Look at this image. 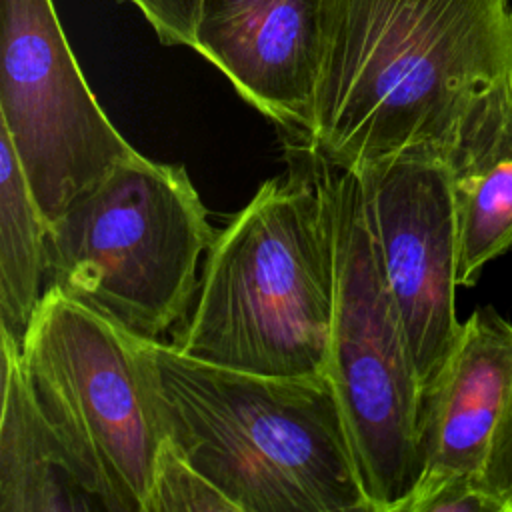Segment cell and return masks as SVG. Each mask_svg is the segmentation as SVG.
Listing matches in <instances>:
<instances>
[{"label":"cell","mask_w":512,"mask_h":512,"mask_svg":"<svg viewBox=\"0 0 512 512\" xmlns=\"http://www.w3.org/2000/svg\"><path fill=\"white\" fill-rule=\"evenodd\" d=\"M512 74V0H326L314 160L340 170L404 150L444 156L470 100Z\"/></svg>","instance_id":"6da1fadb"},{"label":"cell","mask_w":512,"mask_h":512,"mask_svg":"<svg viewBox=\"0 0 512 512\" xmlns=\"http://www.w3.org/2000/svg\"><path fill=\"white\" fill-rule=\"evenodd\" d=\"M140 352L164 436L238 512H370L326 374L232 370L162 340Z\"/></svg>","instance_id":"7a4b0ae2"},{"label":"cell","mask_w":512,"mask_h":512,"mask_svg":"<svg viewBox=\"0 0 512 512\" xmlns=\"http://www.w3.org/2000/svg\"><path fill=\"white\" fill-rule=\"evenodd\" d=\"M336 270L322 168L266 180L216 232L174 346L264 376L326 374Z\"/></svg>","instance_id":"3957f363"},{"label":"cell","mask_w":512,"mask_h":512,"mask_svg":"<svg viewBox=\"0 0 512 512\" xmlns=\"http://www.w3.org/2000/svg\"><path fill=\"white\" fill-rule=\"evenodd\" d=\"M214 238L186 168L136 152L50 222L46 290L160 340L186 320Z\"/></svg>","instance_id":"277c9868"},{"label":"cell","mask_w":512,"mask_h":512,"mask_svg":"<svg viewBox=\"0 0 512 512\" xmlns=\"http://www.w3.org/2000/svg\"><path fill=\"white\" fill-rule=\"evenodd\" d=\"M332 208L336 298L326 376L370 512H404L422 474V390L368 226L360 176L316 160Z\"/></svg>","instance_id":"5b68a950"},{"label":"cell","mask_w":512,"mask_h":512,"mask_svg":"<svg viewBox=\"0 0 512 512\" xmlns=\"http://www.w3.org/2000/svg\"><path fill=\"white\" fill-rule=\"evenodd\" d=\"M20 356L40 408L106 512H142L164 430L140 338L48 288Z\"/></svg>","instance_id":"8992f818"},{"label":"cell","mask_w":512,"mask_h":512,"mask_svg":"<svg viewBox=\"0 0 512 512\" xmlns=\"http://www.w3.org/2000/svg\"><path fill=\"white\" fill-rule=\"evenodd\" d=\"M0 128L48 222L136 154L92 94L52 0H0Z\"/></svg>","instance_id":"52a82bcc"},{"label":"cell","mask_w":512,"mask_h":512,"mask_svg":"<svg viewBox=\"0 0 512 512\" xmlns=\"http://www.w3.org/2000/svg\"><path fill=\"white\" fill-rule=\"evenodd\" d=\"M368 226L392 292L422 396L452 354L458 228L444 156L404 150L356 170Z\"/></svg>","instance_id":"ba28073f"},{"label":"cell","mask_w":512,"mask_h":512,"mask_svg":"<svg viewBox=\"0 0 512 512\" xmlns=\"http://www.w3.org/2000/svg\"><path fill=\"white\" fill-rule=\"evenodd\" d=\"M326 0H200L192 44L234 90L306 138L324 52Z\"/></svg>","instance_id":"9c48e42d"},{"label":"cell","mask_w":512,"mask_h":512,"mask_svg":"<svg viewBox=\"0 0 512 512\" xmlns=\"http://www.w3.org/2000/svg\"><path fill=\"white\" fill-rule=\"evenodd\" d=\"M512 382V324L492 306L462 322L458 342L422 396L420 482L404 512L442 486L478 482Z\"/></svg>","instance_id":"30bf717a"},{"label":"cell","mask_w":512,"mask_h":512,"mask_svg":"<svg viewBox=\"0 0 512 512\" xmlns=\"http://www.w3.org/2000/svg\"><path fill=\"white\" fill-rule=\"evenodd\" d=\"M458 228V286L512 250V74L482 88L444 152Z\"/></svg>","instance_id":"8fae6325"},{"label":"cell","mask_w":512,"mask_h":512,"mask_svg":"<svg viewBox=\"0 0 512 512\" xmlns=\"http://www.w3.org/2000/svg\"><path fill=\"white\" fill-rule=\"evenodd\" d=\"M2 336L0 512L106 510L28 382L20 344Z\"/></svg>","instance_id":"7c38bea8"},{"label":"cell","mask_w":512,"mask_h":512,"mask_svg":"<svg viewBox=\"0 0 512 512\" xmlns=\"http://www.w3.org/2000/svg\"><path fill=\"white\" fill-rule=\"evenodd\" d=\"M50 222L0 128V324L20 346L46 290Z\"/></svg>","instance_id":"4fadbf2b"},{"label":"cell","mask_w":512,"mask_h":512,"mask_svg":"<svg viewBox=\"0 0 512 512\" xmlns=\"http://www.w3.org/2000/svg\"><path fill=\"white\" fill-rule=\"evenodd\" d=\"M142 512H238L164 436Z\"/></svg>","instance_id":"5bb4252c"},{"label":"cell","mask_w":512,"mask_h":512,"mask_svg":"<svg viewBox=\"0 0 512 512\" xmlns=\"http://www.w3.org/2000/svg\"><path fill=\"white\" fill-rule=\"evenodd\" d=\"M476 484L500 504L502 512H512V382Z\"/></svg>","instance_id":"9a60e30c"},{"label":"cell","mask_w":512,"mask_h":512,"mask_svg":"<svg viewBox=\"0 0 512 512\" xmlns=\"http://www.w3.org/2000/svg\"><path fill=\"white\" fill-rule=\"evenodd\" d=\"M132 4L168 46H190L200 0H120Z\"/></svg>","instance_id":"2e32d148"},{"label":"cell","mask_w":512,"mask_h":512,"mask_svg":"<svg viewBox=\"0 0 512 512\" xmlns=\"http://www.w3.org/2000/svg\"><path fill=\"white\" fill-rule=\"evenodd\" d=\"M416 512H502V508L474 480H460L442 486Z\"/></svg>","instance_id":"e0dca14e"}]
</instances>
